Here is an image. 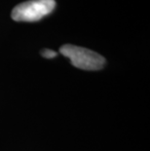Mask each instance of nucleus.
<instances>
[{"label": "nucleus", "mask_w": 150, "mask_h": 151, "mask_svg": "<svg viewBox=\"0 0 150 151\" xmlns=\"http://www.w3.org/2000/svg\"><path fill=\"white\" fill-rule=\"evenodd\" d=\"M63 56L68 58L72 65L84 70H100L105 65V59L100 54L86 48L63 45L60 49Z\"/></svg>", "instance_id": "obj_1"}, {"label": "nucleus", "mask_w": 150, "mask_h": 151, "mask_svg": "<svg viewBox=\"0 0 150 151\" xmlns=\"http://www.w3.org/2000/svg\"><path fill=\"white\" fill-rule=\"evenodd\" d=\"M55 7V0H29L16 6L11 16L16 22H36L51 14Z\"/></svg>", "instance_id": "obj_2"}, {"label": "nucleus", "mask_w": 150, "mask_h": 151, "mask_svg": "<svg viewBox=\"0 0 150 151\" xmlns=\"http://www.w3.org/2000/svg\"><path fill=\"white\" fill-rule=\"evenodd\" d=\"M41 55H42L44 58H46V59H53V58L57 57L58 54L50 49H44L41 51Z\"/></svg>", "instance_id": "obj_3"}]
</instances>
